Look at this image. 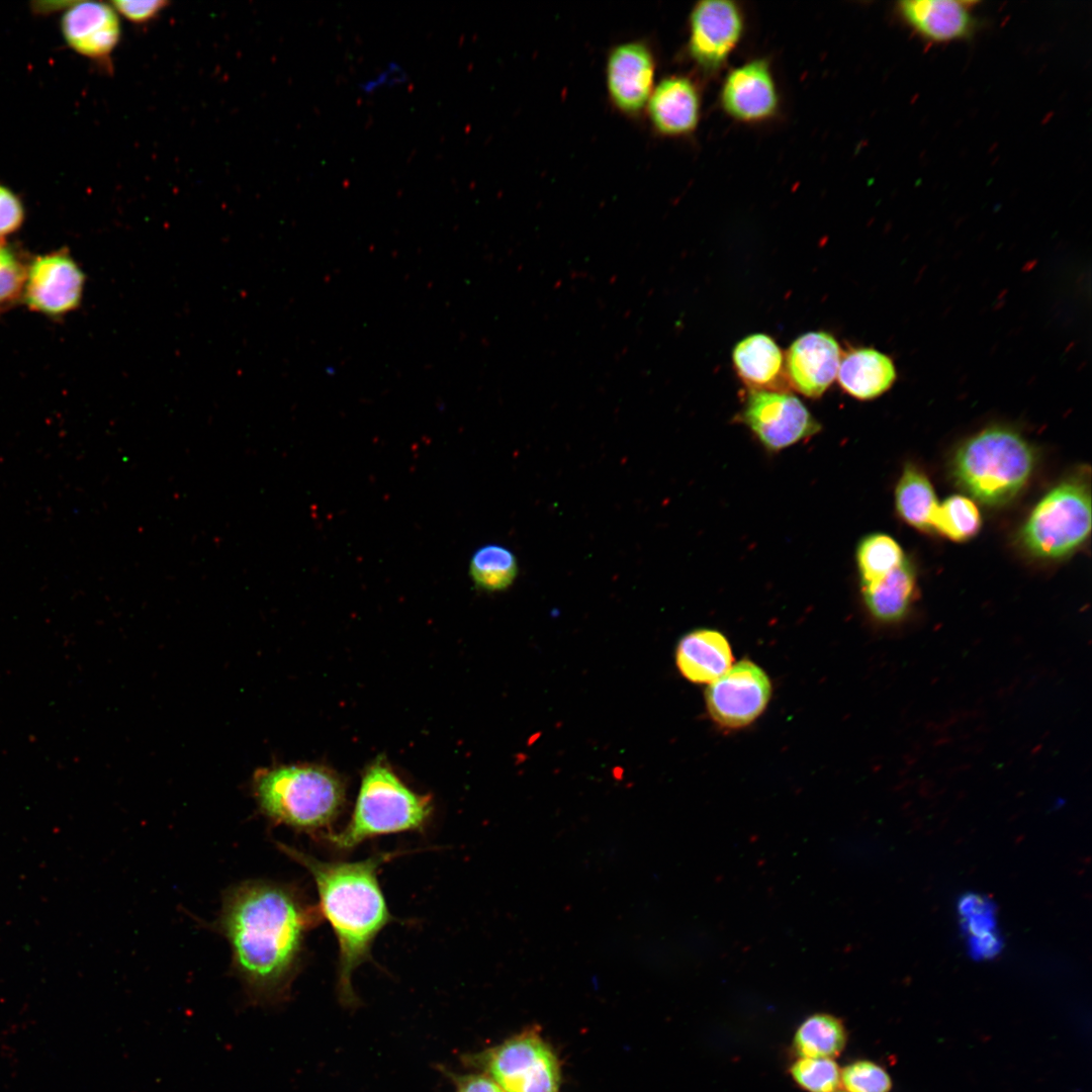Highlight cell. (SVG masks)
<instances>
[{"instance_id":"obj_1","label":"cell","mask_w":1092,"mask_h":1092,"mask_svg":"<svg viewBox=\"0 0 1092 1092\" xmlns=\"http://www.w3.org/2000/svg\"><path fill=\"white\" fill-rule=\"evenodd\" d=\"M321 917L318 907L288 885L249 881L226 892L218 929L250 1004L274 1006L289 996L305 935Z\"/></svg>"},{"instance_id":"obj_2","label":"cell","mask_w":1092,"mask_h":1092,"mask_svg":"<svg viewBox=\"0 0 1092 1092\" xmlns=\"http://www.w3.org/2000/svg\"><path fill=\"white\" fill-rule=\"evenodd\" d=\"M277 845L315 883L321 915L331 924L339 945L338 997L343 1005L355 1007L359 1001L352 975L370 959L376 936L393 920L378 882V871L398 852H381L358 861H323L287 844Z\"/></svg>"},{"instance_id":"obj_3","label":"cell","mask_w":1092,"mask_h":1092,"mask_svg":"<svg viewBox=\"0 0 1092 1092\" xmlns=\"http://www.w3.org/2000/svg\"><path fill=\"white\" fill-rule=\"evenodd\" d=\"M252 791L270 821L309 834H329L346 800L341 778L309 763L260 767L253 775Z\"/></svg>"},{"instance_id":"obj_4","label":"cell","mask_w":1092,"mask_h":1092,"mask_svg":"<svg viewBox=\"0 0 1092 1092\" xmlns=\"http://www.w3.org/2000/svg\"><path fill=\"white\" fill-rule=\"evenodd\" d=\"M1034 464V450L1020 434L992 427L958 449L951 472L956 482L975 499L987 506H1002L1025 486Z\"/></svg>"},{"instance_id":"obj_5","label":"cell","mask_w":1092,"mask_h":1092,"mask_svg":"<svg viewBox=\"0 0 1092 1092\" xmlns=\"http://www.w3.org/2000/svg\"><path fill=\"white\" fill-rule=\"evenodd\" d=\"M433 811L430 795L411 790L381 759L362 777L356 804L348 824L327 839L340 850L384 834L421 830Z\"/></svg>"},{"instance_id":"obj_6","label":"cell","mask_w":1092,"mask_h":1092,"mask_svg":"<svg viewBox=\"0 0 1092 1092\" xmlns=\"http://www.w3.org/2000/svg\"><path fill=\"white\" fill-rule=\"evenodd\" d=\"M461 1062L493 1080L505 1092H559L561 1068L551 1044L538 1027L525 1028L504 1041Z\"/></svg>"},{"instance_id":"obj_7","label":"cell","mask_w":1092,"mask_h":1092,"mask_svg":"<svg viewBox=\"0 0 1092 1092\" xmlns=\"http://www.w3.org/2000/svg\"><path fill=\"white\" fill-rule=\"evenodd\" d=\"M1091 529V495L1082 478L1073 477L1052 488L1034 507L1019 539L1023 548L1041 559L1070 555Z\"/></svg>"},{"instance_id":"obj_8","label":"cell","mask_w":1092,"mask_h":1092,"mask_svg":"<svg viewBox=\"0 0 1092 1092\" xmlns=\"http://www.w3.org/2000/svg\"><path fill=\"white\" fill-rule=\"evenodd\" d=\"M740 419L770 451L787 448L820 430L804 403L785 391L750 389Z\"/></svg>"},{"instance_id":"obj_9","label":"cell","mask_w":1092,"mask_h":1092,"mask_svg":"<svg viewBox=\"0 0 1092 1092\" xmlns=\"http://www.w3.org/2000/svg\"><path fill=\"white\" fill-rule=\"evenodd\" d=\"M770 694V680L764 670L743 659L709 684L705 700L719 726L735 729L754 721L765 709Z\"/></svg>"},{"instance_id":"obj_10","label":"cell","mask_w":1092,"mask_h":1092,"mask_svg":"<svg viewBox=\"0 0 1092 1092\" xmlns=\"http://www.w3.org/2000/svg\"><path fill=\"white\" fill-rule=\"evenodd\" d=\"M85 274L65 251L40 255L26 267L22 298L27 307L58 317L76 309L82 300Z\"/></svg>"},{"instance_id":"obj_11","label":"cell","mask_w":1092,"mask_h":1092,"mask_svg":"<svg viewBox=\"0 0 1092 1092\" xmlns=\"http://www.w3.org/2000/svg\"><path fill=\"white\" fill-rule=\"evenodd\" d=\"M742 32V13L734 2L701 1L690 15L689 55L705 72H715L725 64Z\"/></svg>"},{"instance_id":"obj_12","label":"cell","mask_w":1092,"mask_h":1092,"mask_svg":"<svg viewBox=\"0 0 1092 1092\" xmlns=\"http://www.w3.org/2000/svg\"><path fill=\"white\" fill-rule=\"evenodd\" d=\"M655 61L650 48L641 40L622 42L613 48L606 64L609 99L628 116L640 114L654 88Z\"/></svg>"},{"instance_id":"obj_13","label":"cell","mask_w":1092,"mask_h":1092,"mask_svg":"<svg viewBox=\"0 0 1092 1092\" xmlns=\"http://www.w3.org/2000/svg\"><path fill=\"white\" fill-rule=\"evenodd\" d=\"M840 347L826 332H809L786 352V371L792 386L808 397H820L837 376Z\"/></svg>"},{"instance_id":"obj_14","label":"cell","mask_w":1092,"mask_h":1092,"mask_svg":"<svg viewBox=\"0 0 1092 1092\" xmlns=\"http://www.w3.org/2000/svg\"><path fill=\"white\" fill-rule=\"evenodd\" d=\"M722 106L741 121H759L772 116L779 105L769 66L753 60L732 70L722 87Z\"/></svg>"},{"instance_id":"obj_15","label":"cell","mask_w":1092,"mask_h":1092,"mask_svg":"<svg viewBox=\"0 0 1092 1092\" xmlns=\"http://www.w3.org/2000/svg\"><path fill=\"white\" fill-rule=\"evenodd\" d=\"M61 28L71 49L92 59L108 57L121 34L117 12L102 2L72 3L62 18Z\"/></svg>"},{"instance_id":"obj_16","label":"cell","mask_w":1092,"mask_h":1092,"mask_svg":"<svg viewBox=\"0 0 1092 1092\" xmlns=\"http://www.w3.org/2000/svg\"><path fill=\"white\" fill-rule=\"evenodd\" d=\"M974 1L905 0L897 5L903 20L924 39L945 42L968 37L975 28Z\"/></svg>"},{"instance_id":"obj_17","label":"cell","mask_w":1092,"mask_h":1092,"mask_svg":"<svg viewBox=\"0 0 1092 1092\" xmlns=\"http://www.w3.org/2000/svg\"><path fill=\"white\" fill-rule=\"evenodd\" d=\"M647 112L653 128L661 135L678 136L692 132L700 115L696 85L685 76L662 79L653 88Z\"/></svg>"},{"instance_id":"obj_18","label":"cell","mask_w":1092,"mask_h":1092,"mask_svg":"<svg viewBox=\"0 0 1092 1092\" xmlns=\"http://www.w3.org/2000/svg\"><path fill=\"white\" fill-rule=\"evenodd\" d=\"M675 661L687 679L696 684H711L732 666L733 655L722 633L699 629L679 640Z\"/></svg>"},{"instance_id":"obj_19","label":"cell","mask_w":1092,"mask_h":1092,"mask_svg":"<svg viewBox=\"0 0 1092 1092\" xmlns=\"http://www.w3.org/2000/svg\"><path fill=\"white\" fill-rule=\"evenodd\" d=\"M836 377L847 394L869 400L892 387L897 371L888 355L873 348H855L841 356Z\"/></svg>"},{"instance_id":"obj_20","label":"cell","mask_w":1092,"mask_h":1092,"mask_svg":"<svg viewBox=\"0 0 1092 1092\" xmlns=\"http://www.w3.org/2000/svg\"><path fill=\"white\" fill-rule=\"evenodd\" d=\"M732 360L737 375L750 389H771L780 379L783 354L767 335L753 334L742 339L733 349Z\"/></svg>"},{"instance_id":"obj_21","label":"cell","mask_w":1092,"mask_h":1092,"mask_svg":"<svg viewBox=\"0 0 1092 1092\" xmlns=\"http://www.w3.org/2000/svg\"><path fill=\"white\" fill-rule=\"evenodd\" d=\"M870 613L884 623L902 620L912 606L915 596L913 566L905 558L900 566L886 576L861 585Z\"/></svg>"},{"instance_id":"obj_22","label":"cell","mask_w":1092,"mask_h":1092,"mask_svg":"<svg viewBox=\"0 0 1092 1092\" xmlns=\"http://www.w3.org/2000/svg\"><path fill=\"white\" fill-rule=\"evenodd\" d=\"M895 502L898 514L909 525L920 530L932 529L938 505L929 479L917 467H905L896 488Z\"/></svg>"},{"instance_id":"obj_23","label":"cell","mask_w":1092,"mask_h":1092,"mask_svg":"<svg viewBox=\"0 0 1092 1092\" xmlns=\"http://www.w3.org/2000/svg\"><path fill=\"white\" fill-rule=\"evenodd\" d=\"M846 1042L842 1022L826 1013L806 1018L795 1032L794 1048L801 1058H829L837 1056Z\"/></svg>"},{"instance_id":"obj_24","label":"cell","mask_w":1092,"mask_h":1092,"mask_svg":"<svg viewBox=\"0 0 1092 1092\" xmlns=\"http://www.w3.org/2000/svg\"><path fill=\"white\" fill-rule=\"evenodd\" d=\"M518 575V561L508 548L497 544L479 547L469 561V576L480 589H507Z\"/></svg>"},{"instance_id":"obj_25","label":"cell","mask_w":1092,"mask_h":1092,"mask_svg":"<svg viewBox=\"0 0 1092 1092\" xmlns=\"http://www.w3.org/2000/svg\"><path fill=\"white\" fill-rule=\"evenodd\" d=\"M959 909L964 927L970 934L972 954L978 958L996 954L1001 940L995 933L994 906L986 898L972 894L961 900Z\"/></svg>"},{"instance_id":"obj_26","label":"cell","mask_w":1092,"mask_h":1092,"mask_svg":"<svg viewBox=\"0 0 1092 1092\" xmlns=\"http://www.w3.org/2000/svg\"><path fill=\"white\" fill-rule=\"evenodd\" d=\"M856 558L861 585L886 576L905 560L899 544L885 534L864 537L858 544Z\"/></svg>"},{"instance_id":"obj_27","label":"cell","mask_w":1092,"mask_h":1092,"mask_svg":"<svg viewBox=\"0 0 1092 1092\" xmlns=\"http://www.w3.org/2000/svg\"><path fill=\"white\" fill-rule=\"evenodd\" d=\"M980 526L978 508L963 495H952L938 505L932 519V529L954 541L971 538Z\"/></svg>"},{"instance_id":"obj_28","label":"cell","mask_w":1092,"mask_h":1092,"mask_svg":"<svg viewBox=\"0 0 1092 1092\" xmlns=\"http://www.w3.org/2000/svg\"><path fill=\"white\" fill-rule=\"evenodd\" d=\"M794 1081L807 1092H835L840 1086V1070L829 1058H801L791 1067Z\"/></svg>"},{"instance_id":"obj_29","label":"cell","mask_w":1092,"mask_h":1092,"mask_svg":"<svg viewBox=\"0 0 1092 1092\" xmlns=\"http://www.w3.org/2000/svg\"><path fill=\"white\" fill-rule=\"evenodd\" d=\"M840 1082L847 1092H889L892 1087L886 1070L868 1060L852 1062L840 1070Z\"/></svg>"},{"instance_id":"obj_30","label":"cell","mask_w":1092,"mask_h":1092,"mask_svg":"<svg viewBox=\"0 0 1092 1092\" xmlns=\"http://www.w3.org/2000/svg\"><path fill=\"white\" fill-rule=\"evenodd\" d=\"M26 267L15 252L0 242V310L22 297Z\"/></svg>"},{"instance_id":"obj_31","label":"cell","mask_w":1092,"mask_h":1092,"mask_svg":"<svg viewBox=\"0 0 1092 1092\" xmlns=\"http://www.w3.org/2000/svg\"><path fill=\"white\" fill-rule=\"evenodd\" d=\"M408 80L410 75L404 66L390 60L373 75L359 81L357 88L363 95L372 96L388 89L401 87Z\"/></svg>"},{"instance_id":"obj_32","label":"cell","mask_w":1092,"mask_h":1092,"mask_svg":"<svg viewBox=\"0 0 1092 1092\" xmlns=\"http://www.w3.org/2000/svg\"><path fill=\"white\" fill-rule=\"evenodd\" d=\"M24 208L18 196L0 185V242L14 234L23 223Z\"/></svg>"},{"instance_id":"obj_33","label":"cell","mask_w":1092,"mask_h":1092,"mask_svg":"<svg viewBox=\"0 0 1092 1092\" xmlns=\"http://www.w3.org/2000/svg\"><path fill=\"white\" fill-rule=\"evenodd\" d=\"M453 1086L454 1092H505L493 1080L479 1072L458 1073L439 1067Z\"/></svg>"},{"instance_id":"obj_34","label":"cell","mask_w":1092,"mask_h":1092,"mask_svg":"<svg viewBox=\"0 0 1092 1092\" xmlns=\"http://www.w3.org/2000/svg\"><path fill=\"white\" fill-rule=\"evenodd\" d=\"M111 4L117 13L121 14L128 21L136 24H144L153 20L166 8V6L169 5L167 1L160 0H119L113 1Z\"/></svg>"},{"instance_id":"obj_35","label":"cell","mask_w":1092,"mask_h":1092,"mask_svg":"<svg viewBox=\"0 0 1092 1092\" xmlns=\"http://www.w3.org/2000/svg\"><path fill=\"white\" fill-rule=\"evenodd\" d=\"M835 1092H847V1091H835Z\"/></svg>"}]
</instances>
